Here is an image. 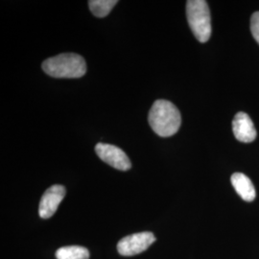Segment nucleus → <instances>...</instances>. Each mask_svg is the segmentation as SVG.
<instances>
[{"label": "nucleus", "instance_id": "nucleus-8", "mask_svg": "<svg viewBox=\"0 0 259 259\" xmlns=\"http://www.w3.org/2000/svg\"><path fill=\"white\" fill-rule=\"evenodd\" d=\"M232 186L237 194L246 202H252L255 199V189L251 181L243 173H234L232 176Z\"/></svg>", "mask_w": 259, "mask_h": 259}, {"label": "nucleus", "instance_id": "nucleus-1", "mask_svg": "<svg viewBox=\"0 0 259 259\" xmlns=\"http://www.w3.org/2000/svg\"><path fill=\"white\" fill-rule=\"evenodd\" d=\"M149 124L152 130L161 138L174 136L182 124L181 112L170 101L159 99L153 104L149 111Z\"/></svg>", "mask_w": 259, "mask_h": 259}, {"label": "nucleus", "instance_id": "nucleus-11", "mask_svg": "<svg viewBox=\"0 0 259 259\" xmlns=\"http://www.w3.org/2000/svg\"><path fill=\"white\" fill-rule=\"evenodd\" d=\"M250 30L252 36L259 44V12H255L250 19Z\"/></svg>", "mask_w": 259, "mask_h": 259}, {"label": "nucleus", "instance_id": "nucleus-10", "mask_svg": "<svg viewBox=\"0 0 259 259\" xmlns=\"http://www.w3.org/2000/svg\"><path fill=\"white\" fill-rule=\"evenodd\" d=\"M117 3V0H91L89 1V6L95 17L102 19L111 13Z\"/></svg>", "mask_w": 259, "mask_h": 259}, {"label": "nucleus", "instance_id": "nucleus-9", "mask_svg": "<svg viewBox=\"0 0 259 259\" xmlns=\"http://www.w3.org/2000/svg\"><path fill=\"white\" fill-rule=\"evenodd\" d=\"M58 259H89L90 252L88 249L81 246H67L56 251Z\"/></svg>", "mask_w": 259, "mask_h": 259}, {"label": "nucleus", "instance_id": "nucleus-6", "mask_svg": "<svg viewBox=\"0 0 259 259\" xmlns=\"http://www.w3.org/2000/svg\"><path fill=\"white\" fill-rule=\"evenodd\" d=\"M66 190L65 186L60 185H53L49 187L45 194L42 195L39 206L38 214L42 219H48L54 215L61 202L65 198Z\"/></svg>", "mask_w": 259, "mask_h": 259}, {"label": "nucleus", "instance_id": "nucleus-4", "mask_svg": "<svg viewBox=\"0 0 259 259\" xmlns=\"http://www.w3.org/2000/svg\"><path fill=\"white\" fill-rule=\"evenodd\" d=\"M155 241L156 237L152 232L135 233L122 238L117 244V250L123 256L136 255L147 250Z\"/></svg>", "mask_w": 259, "mask_h": 259}, {"label": "nucleus", "instance_id": "nucleus-5", "mask_svg": "<svg viewBox=\"0 0 259 259\" xmlns=\"http://www.w3.org/2000/svg\"><path fill=\"white\" fill-rule=\"evenodd\" d=\"M95 152L104 162L117 170L128 171L132 167L128 156L117 146L106 143H98L95 146Z\"/></svg>", "mask_w": 259, "mask_h": 259}, {"label": "nucleus", "instance_id": "nucleus-7", "mask_svg": "<svg viewBox=\"0 0 259 259\" xmlns=\"http://www.w3.org/2000/svg\"><path fill=\"white\" fill-rule=\"evenodd\" d=\"M232 131L234 137L237 140L244 143H250L256 139L257 133L250 116L240 111L238 112L232 121Z\"/></svg>", "mask_w": 259, "mask_h": 259}, {"label": "nucleus", "instance_id": "nucleus-3", "mask_svg": "<svg viewBox=\"0 0 259 259\" xmlns=\"http://www.w3.org/2000/svg\"><path fill=\"white\" fill-rule=\"evenodd\" d=\"M186 17L195 37L200 42H206L211 36V17L207 2L189 0L186 2Z\"/></svg>", "mask_w": 259, "mask_h": 259}, {"label": "nucleus", "instance_id": "nucleus-2", "mask_svg": "<svg viewBox=\"0 0 259 259\" xmlns=\"http://www.w3.org/2000/svg\"><path fill=\"white\" fill-rule=\"evenodd\" d=\"M41 66L47 75L54 78H81L87 72L84 59L75 53H64L48 58Z\"/></svg>", "mask_w": 259, "mask_h": 259}]
</instances>
